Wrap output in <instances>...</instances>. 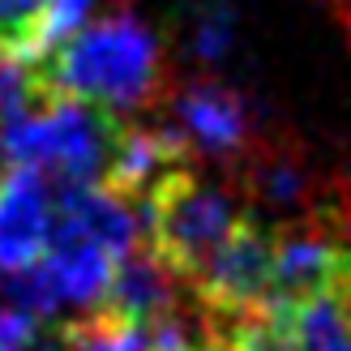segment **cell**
I'll return each mask as SVG.
<instances>
[{
    "label": "cell",
    "instance_id": "obj_8",
    "mask_svg": "<svg viewBox=\"0 0 351 351\" xmlns=\"http://www.w3.org/2000/svg\"><path fill=\"white\" fill-rule=\"evenodd\" d=\"M184 295H193L189 283L150 249V240H146V244H137L133 253H125L116 261L112 287H108L99 308H112L120 317H133V322L150 326V322L167 317V313H180Z\"/></svg>",
    "mask_w": 351,
    "mask_h": 351
},
{
    "label": "cell",
    "instance_id": "obj_3",
    "mask_svg": "<svg viewBox=\"0 0 351 351\" xmlns=\"http://www.w3.org/2000/svg\"><path fill=\"white\" fill-rule=\"evenodd\" d=\"M189 291L206 326H227L266 308L274 295V227L240 219L223 249L189 283Z\"/></svg>",
    "mask_w": 351,
    "mask_h": 351
},
{
    "label": "cell",
    "instance_id": "obj_5",
    "mask_svg": "<svg viewBox=\"0 0 351 351\" xmlns=\"http://www.w3.org/2000/svg\"><path fill=\"white\" fill-rule=\"evenodd\" d=\"M56 232V184L43 167H5L0 176V274L34 266Z\"/></svg>",
    "mask_w": 351,
    "mask_h": 351
},
{
    "label": "cell",
    "instance_id": "obj_10",
    "mask_svg": "<svg viewBox=\"0 0 351 351\" xmlns=\"http://www.w3.org/2000/svg\"><path fill=\"white\" fill-rule=\"evenodd\" d=\"M51 0H0V51L17 64L43 60V22Z\"/></svg>",
    "mask_w": 351,
    "mask_h": 351
},
{
    "label": "cell",
    "instance_id": "obj_6",
    "mask_svg": "<svg viewBox=\"0 0 351 351\" xmlns=\"http://www.w3.org/2000/svg\"><path fill=\"white\" fill-rule=\"evenodd\" d=\"M171 108H176V129L189 137V146L210 154V159H223V167H232L261 137L249 103L236 90L219 86V82L180 86V95L171 99Z\"/></svg>",
    "mask_w": 351,
    "mask_h": 351
},
{
    "label": "cell",
    "instance_id": "obj_13",
    "mask_svg": "<svg viewBox=\"0 0 351 351\" xmlns=\"http://www.w3.org/2000/svg\"><path fill=\"white\" fill-rule=\"evenodd\" d=\"M90 5H95V0H51L47 22H43V56H47V51H56L69 34L86 22V9H90Z\"/></svg>",
    "mask_w": 351,
    "mask_h": 351
},
{
    "label": "cell",
    "instance_id": "obj_11",
    "mask_svg": "<svg viewBox=\"0 0 351 351\" xmlns=\"http://www.w3.org/2000/svg\"><path fill=\"white\" fill-rule=\"evenodd\" d=\"M236 39V9L232 0H210L193 17V51L197 60H219Z\"/></svg>",
    "mask_w": 351,
    "mask_h": 351
},
{
    "label": "cell",
    "instance_id": "obj_4",
    "mask_svg": "<svg viewBox=\"0 0 351 351\" xmlns=\"http://www.w3.org/2000/svg\"><path fill=\"white\" fill-rule=\"evenodd\" d=\"M227 171L236 176L244 197L278 206V210H300V215L326 210L335 202V193L343 189V180L317 171L313 154L295 142V137L270 133V129H261V137Z\"/></svg>",
    "mask_w": 351,
    "mask_h": 351
},
{
    "label": "cell",
    "instance_id": "obj_9",
    "mask_svg": "<svg viewBox=\"0 0 351 351\" xmlns=\"http://www.w3.org/2000/svg\"><path fill=\"white\" fill-rule=\"evenodd\" d=\"M60 351H150V326L95 308L90 317L60 326Z\"/></svg>",
    "mask_w": 351,
    "mask_h": 351
},
{
    "label": "cell",
    "instance_id": "obj_12",
    "mask_svg": "<svg viewBox=\"0 0 351 351\" xmlns=\"http://www.w3.org/2000/svg\"><path fill=\"white\" fill-rule=\"evenodd\" d=\"M0 351H60V330H43L26 308H0Z\"/></svg>",
    "mask_w": 351,
    "mask_h": 351
},
{
    "label": "cell",
    "instance_id": "obj_2",
    "mask_svg": "<svg viewBox=\"0 0 351 351\" xmlns=\"http://www.w3.org/2000/svg\"><path fill=\"white\" fill-rule=\"evenodd\" d=\"M146 240L167 266L193 283L202 266L223 249V240L236 232L244 219L240 206L227 197L223 189L206 184L193 167L171 171L167 180L146 197Z\"/></svg>",
    "mask_w": 351,
    "mask_h": 351
},
{
    "label": "cell",
    "instance_id": "obj_7",
    "mask_svg": "<svg viewBox=\"0 0 351 351\" xmlns=\"http://www.w3.org/2000/svg\"><path fill=\"white\" fill-rule=\"evenodd\" d=\"M180 167H193V146L176 125H120L103 184L116 189L120 197L146 206L150 193Z\"/></svg>",
    "mask_w": 351,
    "mask_h": 351
},
{
    "label": "cell",
    "instance_id": "obj_14",
    "mask_svg": "<svg viewBox=\"0 0 351 351\" xmlns=\"http://www.w3.org/2000/svg\"><path fill=\"white\" fill-rule=\"evenodd\" d=\"M339 13H343V22H347V34H351V0H343V5H339Z\"/></svg>",
    "mask_w": 351,
    "mask_h": 351
},
{
    "label": "cell",
    "instance_id": "obj_1",
    "mask_svg": "<svg viewBox=\"0 0 351 351\" xmlns=\"http://www.w3.org/2000/svg\"><path fill=\"white\" fill-rule=\"evenodd\" d=\"M30 73L43 90L95 103L112 116L154 108L167 90L163 47L129 5L82 22L56 51L30 64Z\"/></svg>",
    "mask_w": 351,
    "mask_h": 351
}]
</instances>
